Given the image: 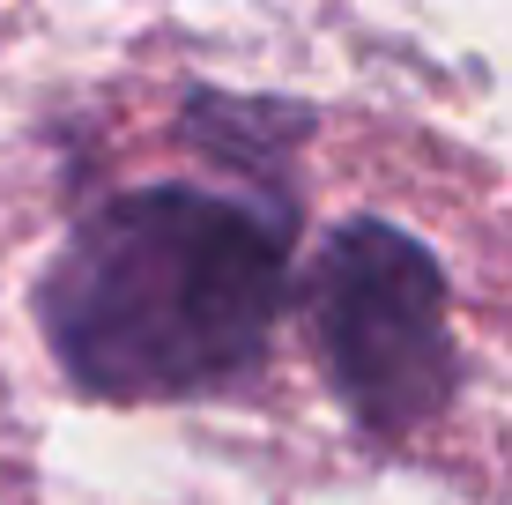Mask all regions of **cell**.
Segmentation results:
<instances>
[{
    "mask_svg": "<svg viewBox=\"0 0 512 505\" xmlns=\"http://www.w3.org/2000/svg\"><path fill=\"white\" fill-rule=\"evenodd\" d=\"M290 201L156 179L90 201L45 260L38 335L90 402H193L245 379L290 305Z\"/></svg>",
    "mask_w": 512,
    "mask_h": 505,
    "instance_id": "1",
    "label": "cell"
},
{
    "mask_svg": "<svg viewBox=\"0 0 512 505\" xmlns=\"http://www.w3.org/2000/svg\"><path fill=\"white\" fill-rule=\"evenodd\" d=\"M312 335L334 402L372 439H409L453 402L446 268L416 231L349 216L312 260Z\"/></svg>",
    "mask_w": 512,
    "mask_h": 505,
    "instance_id": "2",
    "label": "cell"
}]
</instances>
